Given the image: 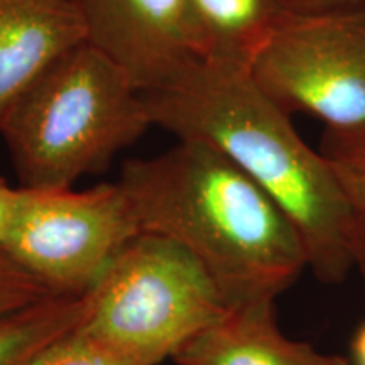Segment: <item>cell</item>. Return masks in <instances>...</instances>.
<instances>
[{
  "label": "cell",
  "instance_id": "cell-1",
  "mask_svg": "<svg viewBox=\"0 0 365 365\" xmlns=\"http://www.w3.org/2000/svg\"><path fill=\"white\" fill-rule=\"evenodd\" d=\"M118 182L140 230L175 240L202 262L230 308L274 303L308 269L298 228L222 150L196 139L132 159Z\"/></svg>",
  "mask_w": 365,
  "mask_h": 365
},
{
  "label": "cell",
  "instance_id": "cell-2",
  "mask_svg": "<svg viewBox=\"0 0 365 365\" xmlns=\"http://www.w3.org/2000/svg\"><path fill=\"white\" fill-rule=\"evenodd\" d=\"M144 98L153 125L222 150L279 205L298 228L318 281L346 279L354 264L339 181L319 149L294 129L291 113L259 88L249 70L202 59Z\"/></svg>",
  "mask_w": 365,
  "mask_h": 365
},
{
  "label": "cell",
  "instance_id": "cell-3",
  "mask_svg": "<svg viewBox=\"0 0 365 365\" xmlns=\"http://www.w3.org/2000/svg\"><path fill=\"white\" fill-rule=\"evenodd\" d=\"M149 127L153 120L143 91L83 41L17 100L0 135L21 188L65 190L107 170Z\"/></svg>",
  "mask_w": 365,
  "mask_h": 365
},
{
  "label": "cell",
  "instance_id": "cell-4",
  "mask_svg": "<svg viewBox=\"0 0 365 365\" xmlns=\"http://www.w3.org/2000/svg\"><path fill=\"white\" fill-rule=\"evenodd\" d=\"M88 296L81 328L154 365L230 309L202 262L153 232L132 237Z\"/></svg>",
  "mask_w": 365,
  "mask_h": 365
},
{
  "label": "cell",
  "instance_id": "cell-5",
  "mask_svg": "<svg viewBox=\"0 0 365 365\" xmlns=\"http://www.w3.org/2000/svg\"><path fill=\"white\" fill-rule=\"evenodd\" d=\"M140 230L120 182L17 193L2 254L51 294L81 296Z\"/></svg>",
  "mask_w": 365,
  "mask_h": 365
},
{
  "label": "cell",
  "instance_id": "cell-6",
  "mask_svg": "<svg viewBox=\"0 0 365 365\" xmlns=\"http://www.w3.org/2000/svg\"><path fill=\"white\" fill-rule=\"evenodd\" d=\"M249 73L287 113H308L333 130L364 127L365 2L287 12Z\"/></svg>",
  "mask_w": 365,
  "mask_h": 365
},
{
  "label": "cell",
  "instance_id": "cell-7",
  "mask_svg": "<svg viewBox=\"0 0 365 365\" xmlns=\"http://www.w3.org/2000/svg\"><path fill=\"white\" fill-rule=\"evenodd\" d=\"M85 41L143 93L166 88L202 61L186 0H75Z\"/></svg>",
  "mask_w": 365,
  "mask_h": 365
},
{
  "label": "cell",
  "instance_id": "cell-8",
  "mask_svg": "<svg viewBox=\"0 0 365 365\" xmlns=\"http://www.w3.org/2000/svg\"><path fill=\"white\" fill-rule=\"evenodd\" d=\"M83 41L75 0H0V129L29 86Z\"/></svg>",
  "mask_w": 365,
  "mask_h": 365
},
{
  "label": "cell",
  "instance_id": "cell-9",
  "mask_svg": "<svg viewBox=\"0 0 365 365\" xmlns=\"http://www.w3.org/2000/svg\"><path fill=\"white\" fill-rule=\"evenodd\" d=\"M176 365H350L307 341L291 340L277 325L274 303L230 308L173 355Z\"/></svg>",
  "mask_w": 365,
  "mask_h": 365
},
{
  "label": "cell",
  "instance_id": "cell-10",
  "mask_svg": "<svg viewBox=\"0 0 365 365\" xmlns=\"http://www.w3.org/2000/svg\"><path fill=\"white\" fill-rule=\"evenodd\" d=\"M202 56L249 70L287 11L281 0H186Z\"/></svg>",
  "mask_w": 365,
  "mask_h": 365
},
{
  "label": "cell",
  "instance_id": "cell-11",
  "mask_svg": "<svg viewBox=\"0 0 365 365\" xmlns=\"http://www.w3.org/2000/svg\"><path fill=\"white\" fill-rule=\"evenodd\" d=\"M88 293L49 294L0 317V365H31L34 359L85 322Z\"/></svg>",
  "mask_w": 365,
  "mask_h": 365
},
{
  "label": "cell",
  "instance_id": "cell-12",
  "mask_svg": "<svg viewBox=\"0 0 365 365\" xmlns=\"http://www.w3.org/2000/svg\"><path fill=\"white\" fill-rule=\"evenodd\" d=\"M319 153L330 164L349 217V250L365 289V125L352 130L325 129Z\"/></svg>",
  "mask_w": 365,
  "mask_h": 365
},
{
  "label": "cell",
  "instance_id": "cell-13",
  "mask_svg": "<svg viewBox=\"0 0 365 365\" xmlns=\"http://www.w3.org/2000/svg\"><path fill=\"white\" fill-rule=\"evenodd\" d=\"M31 365H154L85 331L81 325L53 341Z\"/></svg>",
  "mask_w": 365,
  "mask_h": 365
},
{
  "label": "cell",
  "instance_id": "cell-14",
  "mask_svg": "<svg viewBox=\"0 0 365 365\" xmlns=\"http://www.w3.org/2000/svg\"><path fill=\"white\" fill-rule=\"evenodd\" d=\"M49 294L41 282L0 254V317Z\"/></svg>",
  "mask_w": 365,
  "mask_h": 365
},
{
  "label": "cell",
  "instance_id": "cell-15",
  "mask_svg": "<svg viewBox=\"0 0 365 365\" xmlns=\"http://www.w3.org/2000/svg\"><path fill=\"white\" fill-rule=\"evenodd\" d=\"M360 2H365V0H281L286 11L294 14L330 11V9L354 6Z\"/></svg>",
  "mask_w": 365,
  "mask_h": 365
},
{
  "label": "cell",
  "instance_id": "cell-16",
  "mask_svg": "<svg viewBox=\"0 0 365 365\" xmlns=\"http://www.w3.org/2000/svg\"><path fill=\"white\" fill-rule=\"evenodd\" d=\"M17 193L19 188H11L6 181L0 178V254H2V244L4 237H6V230L11 222L14 207H16Z\"/></svg>",
  "mask_w": 365,
  "mask_h": 365
},
{
  "label": "cell",
  "instance_id": "cell-17",
  "mask_svg": "<svg viewBox=\"0 0 365 365\" xmlns=\"http://www.w3.org/2000/svg\"><path fill=\"white\" fill-rule=\"evenodd\" d=\"M352 359L355 365H365V322L355 331L352 340Z\"/></svg>",
  "mask_w": 365,
  "mask_h": 365
}]
</instances>
